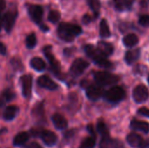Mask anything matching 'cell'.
Instances as JSON below:
<instances>
[{
    "label": "cell",
    "mask_w": 149,
    "mask_h": 148,
    "mask_svg": "<svg viewBox=\"0 0 149 148\" xmlns=\"http://www.w3.org/2000/svg\"><path fill=\"white\" fill-rule=\"evenodd\" d=\"M85 52L100 67L105 69H110L113 67V64L107 58V56L102 54L98 48H95L92 44H86L85 46Z\"/></svg>",
    "instance_id": "6da1fadb"
},
{
    "label": "cell",
    "mask_w": 149,
    "mask_h": 148,
    "mask_svg": "<svg viewBox=\"0 0 149 148\" xmlns=\"http://www.w3.org/2000/svg\"><path fill=\"white\" fill-rule=\"evenodd\" d=\"M81 32H82L81 27L77 24L61 23L58 28V37L66 42L72 41L75 38V37L79 35Z\"/></svg>",
    "instance_id": "7a4b0ae2"
},
{
    "label": "cell",
    "mask_w": 149,
    "mask_h": 148,
    "mask_svg": "<svg viewBox=\"0 0 149 148\" xmlns=\"http://www.w3.org/2000/svg\"><path fill=\"white\" fill-rule=\"evenodd\" d=\"M94 79L98 85L101 86L115 85L119 82L120 79L117 75L112 74L107 72H96L94 73Z\"/></svg>",
    "instance_id": "3957f363"
},
{
    "label": "cell",
    "mask_w": 149,
    "mask_h": 148,
    "mask_svg": "<svg viewBox=\"0 0 149 148\" xmlns=\"http://www.w3.org/2000/svg\"><path fill=\"white\" fill-rule=\"evenodd\" d=\"M125 96V90L120 86H113L104 93V98L106 99V100L111 103H118L123 100Z\"/></svg>",
    "instance_id": "277c9868"
},
{
    "label": "cell",
    "mask_w": 149,
    "mask_h": 148,
    "mask_svg": "<svg viewBox=\"0 0 149 148\" xmlns=\"http://www.w3.org/2000/svg\"><path fill=\"white\" fill-rule=\"evenodd\" d=\"M127 143L134 148H149V140H144L141 135L131 133L127 136Z\"/></svg>",
    "instance_id": "5b68a950"
},
{
    "label": "cell",
    "mask_w": 149,
    "mask_h": 148,
    "mask_svg": "<svg viewBox=\"0 0 149 148\" xmlns=\"http://www.w3.org/2000/svg\"><path fill=\"white\" fill-rule=\"evenodd\" d=\"M149 98V92L144 85H138L133 91V99L136 103H143Z\"/></svg>",
    "instance_id": "8992f818"
},
{
    "label": "cell",
    "mask_w": 149,
    "mask_h": 148,
    "mask_svg": "<svg viewBox=\"0 0 149 148\" xmlns=\"http://www.w3.org/2000/svg\"><path fill=\"white\" fill-rule=\"evenodd\" d=\"M43 52L45 56L46 57V58L48 59V61L50 62L52 72H54V74L58 76V74L60 73V65H59V62L55 58V57L53 56L52 52V46L50 45L45 46L43 48Z\"/></svg>",
    "instance_id": "52a82bcc"
},
{
    "label": "cell",
    "mask_w": 149,
    "mask_h": 148,
    "mask_svg": "<svg viewBox=\"0 0 149 148\" xmlns=\"http://www.w3.org/2000/svg\"><path fill=\"white\" fill-rule=\"evenodd\" d=\"M88 66H89V63L87 61H86L82 58H77L72 64L70 72L74 76H79L85 72V70Z\"/></svg>",
    "instance_id": "ba28073f"
},
{
    "label": "cell",
    "mask_w": 149,
    "mask_h": 148,
    "mask_svg": "<svg viewBox=\"0 0 149 148\" xmlns=\"http://www.w3.org/2000/svg\"><path fill=\"white\" fill-rule=\"evenodd\" d=\"M100 148H124L122 142L118 140H113L109 134L102 135L100 142Z\"/></svg>",
    "instance_id": "9c48e42d"
},
{
    "label": "cell",
    "mask_w": 149,
    "mask_h": 148,
    "mask_svg": "<svg viewBox=\"0 0 149 148\" xmlns=\"http://www.w3.org/2000/svg\"><path fill=\"white\" fill-rule=\"evenodd\" d=\"M103 88L100 85H90L86 88V96L91 100H97L104 95Z\"/></svg>",
    "instance_id": "30bf717a"
},
{
    "label": "cell",
    "mask_w": 149,
    "mask_h": 148,
    "mask_svg": "<svg viewBox=\"0 0 149 148\" xmlns=\"http://www.w3.org/2000/svg\"><path fill=\"white\" fill-rule=\"evenodd\" d=\"M29 15L31 17V19L38 24L41 25L42 17H43V8L40 5H30L28 8Z\"/></svg>",
    "instance_id": "8fae6325"
},
{
    "label": "cell",
    "mask_w": 149,
    "mask_h": 148,
    "mask_svg": "<svg viewBox=\"0 0 149 148\" xmlns=\"http://www.w3.org/2000/svg\"><path fill=\"white\" fill-rule=\"evenodd\" d=\"M20 82L22 85V92L24 97L30 98L31 94L32 88V78L31 75H24L20 79Z\"/></svg>",
    "instance_id": "7c38bea8"
},
{
    "label": "cell",
    "mask_w": 149,
    "mask_h": 148,
    "mask_svg": "<svg viewBox=\"0 0 149 148\" xmlns=\"http://www.w3.org/2000/svg\"><path fill=\"white\" fill-rule=\"evenodd\" d=\"M17 11L16 10H10L4 14L3 16V27L7 32H10L11 29L13 28V25L15 24L16 18H17Z\"/></svg>",
    "instance_id": "4fadbf2b"
},
{
    "label": "cell",
    "mask_w": 149,
    "mask_h": 148,
    "mask_svg": "<svg viewBox=\"0 0 149 148\" xmlns=\"http://www.w3.org/2000/svg\"><path fill=\"white\" fill-rule=\"evenodd\" d=\"M38 84L39 86L48 89V90H51V91L56 90L58 88V85L50 77H48L46 75L40 76L38 79Z\"/></svg>",
    "instance_id": "5bb4252c"
},
{
    "label": "cell",
    "mask_w": 149,
    "mask_h": 148,
    "mask_svg": "<svg viewBox=\"0 0 149 148\" xmlns=\"http://www.w3.org/2000/svg\"><path fill=\"white\" fill-rule=\"evenodd\" d=\"M40 137L43 140V142L48 146V147H52L56 144L57 140H58V137L57 135L52 132V131H42L40 133Z\"/></svg>",
    "instance_id": "9a60e30c"
},
{
    "label": "cell",
    "mask_w": 149,
    "mask_h": 148,
    "mask_svg": "<svg viewBox=\"0 0 149 148\" xmlns=\"http://www.w3.org/2000/svg\"><path fill=\"white\" fill-rule=\"evenodd\" d=\"M130 126L133 130L141 132L143 133H149V124L146 121L139 120L136 119L132 120Z\"/></svg>",
    "instance_id": "2e32d148"
},
{
    "label": "cell",
    "mask_w": 149,
    "mask_h": 148,
    "mask_svg": "<svg viewBox=\"0 0 149 148\" xmlns=\"http://www.w3.org/2000/svg\"><path fill=\"white\" fill-rule=\"evenodd\" d=\"M52 122L54 126L58 129V130H64L67 127V120L64 116H62L59 113H55L53 114L52 118Z\"/></svg>",
    "instance_id": "e0dca14e"
},
{
    "label": "cell",
    "mask_w": 149,
    "mask_h": 148,
    "mask_svg": "<svg viewBox=\"0 0 149 148\" xmlns=\"http://www.w3.org/2000/svg\"><path fill=\"white\" fill-rule=\"evenodd\" d=\"M98 49L102 54H104L107 57L110 56L113 52V44L108 42H105V41H100L98 43Z\"/></svg>",
    "instance_id": "ac0fdd59"
},
{
    "label": "cell",
    "mask_w": 149,
    "mask_h": 148,
    "mask_svg": "<svg viewBox=\"0 0 149 148\" xmlns=\"http://www.w3.org/2000/svg\"><path fill=\"white\" fill-rule=\"evenodd\" d=\"M140 55H141V51L139 49L127 51L125 55V61L127 62V65H132L139 58Z\"/></svg>",
    "instance_id": "d6986e66"
},
{
    "label": "cell",
    "mask_w": 149,
    "mask_h": 148,
    "mask_svg": "<svg viewBox=\"0 0 149 148\" xmlns=\"http://www.w3.org/2000/svg\"><path fill=\"white\" fill-rule=\"evenodd\" d=\"M18 113V107L16 106H9L6 107L3 113V119L5 120H13Z\"/></svg>",
    "instance_id": "ffe728a7"
},
{
    "label": "cell",
    "mask_w": 149,
    "mask_h": 148,
    "mask_svg": "<svg viewBox=\"0 0 149 148\" xmlns=\"http://www.w3.org/2000/svg\"><path fill=\"white\" fill-rule=\"evenodd\" d=\"M30 64H31V66L33 69L37 70L38 72H41V71L45 70V67H46L45 61L42 58H38V57H34L33 58H31Z\"/></svg>",
    "instance_id": "44dd1931"
},
{
    "label": "cell",
    "mask_w": 149,
    "mask_h": 148,
    "mask_svg": "<svg viewBox=\"0 0 149 148\" xmlns=\"http://www.w3.org/2000/svg\"><path fill=\"white\" fill-rule=\"evenodd\" d=\"M138 42H139V38L137 37V35L134 34V33L127 34L123 38V43L127 47H133V46L136 45L138 44Z\"/></svg>",
    "instance_id": "7402d4cb"
},
{
    "label": "cell",
    "mask_w": 149,
    "mask_h": 148,
    "mask_svg": "<svg viewBox=\"0 0 149 148\" xmlns=\"http://www.w3.org/2000/svg\"><path fill=\"white\" fill-rule=\"evenodd\" d=\"M28 140H29V134L25 132H21L15 136L13 140V145L16 147H20L24 145Z\"/></svg>",
    "instance_id": "603a6c76"
},
{
    "label": "cell",
    "mask_w": 149,
    "mask_h": 148,
    "mask_svg": "<svg viewBox=\"0 0 149 148\" xmlns=\"http://www.w3.org/2000/svg\"><path fill=\"white\" fill-rule=\"evenodd\" d=\"M100 34L103 38H108L111 35V31L106 19H102L100 24Z\"/></svg>",
    "instance_id": "cb8c5ba5"
},
{
    "label": "cell",
    "mask_w": 149,
    "mask_h": 148,
    "mask_svg": "<svg viewBox=\"0 0 149 148\" xmlns=\"http://www.w3.org/2000/svg\"><path fill=\"white\" fill-rule=\"evenodd\" d=\"M95 143H96V138L94 135H93L91 137L85 139L81 142L79 148H93L95 147Z\"/></svg>",
    "instance_id": "d4e9b609"
},
{
    "label": "cell",
    "mask_w": 149,
    "mask_h": 148,
    "mask_svg": "<svg viewBox=\"0 0 149 148\" xmlns=\"http://www.w3.org/2000/svg\"><path fill=\"white\" fill-rule=\"evenodd\" d=\"M26 46L29 48V49H31V48H34L36 44H37V38H36V35L34 33H31L27 36L26 38Z\"/></svg>",
    "instance_id": "484cf974"
},
{
    "label": "cell",
    "mask_w": 149,
    "mask_h": 148,
    "mask_svg": "<svg viewBox=\"0 0 149 148\" xmlns=\"http://www.w3.org/2000/svg\"><path fill=\"white\" fill-rule=\"evenodd\" d=\"M60 19V13L58 10H51L48 15V20L51 23H57Z\"/></svg>",
    "instance_id": "4316f807"
},
{
    "label": "cell",
    "mask_w": 149,
    "mask_h": 148,
    "mask_svg": "<svg viewBox=\"0 0 149 148\" xmlns=\"http://www.w3.org/2000/svg\"><path fill=\"white\" fill-rule=\"evenodd\" d=\"M88 5L90 6V8L93 10V11L95 13V15L97 16L100 8V3L98 0H87Z\"/></svg>",
    "instance_id": "83f0119b"
},
{
    "label": "cell",
    "mask_w": 149,
    "mask_h": 148,
    "mask_svg": "<svg viewBox=\"0 0 149 148\" xmlns=\"http://www.w3.org/2000/svg\"><path fill=\"white\" fill-rule=\"evenodd\" d=\"M97 130L98 132L102 135H106V134H109V132H108V129L106 126V124L102 121V120H100L98 122V125H97Z\"/></svg>",
    "instance_id": "f1b7e54d"
},
{
    "label": "cell",
    "mask_w": 149,
    "mask_h": 148,
    "mask_svg": "<svg viewBox=\"0 0 149 148\" xmlns=\"http://www.w3.org/2000/svg\"><path fill=\"white\" fill-rule=\"evenodd\" d=\"M3 97L6 101H10L13 98H15V93L10 89H6L3 92Z\"/></svg>",
    "instance_id": "f546056e"
},
{
    "label": "cell",
    "mask_w": 149,
    "mask_h": 148,
    "mask_svg": "<svg viewBox=\"0 0 149 148\" xmlns=\"http://www.w3.org/2000/svg\"><path fill=\"white\" fill-rule=\"evenodd\" d=\"M139 24L143 27H148L149 15H141L139 18Z\"/></svg>",
    "instance_id": "4dcf8cb0"
},
{
    "label": "cell",
    "mask_w": 149,
    "mask_h": 148,
    "mask_svg": "<svg viewBox=\"0 0 149 148\" xmlns=\"http://www.w3.org/2000/svg\"><path fill=\"white\" fill-rule=\"evenodd\" d=\"M113 5L118 10H124L125 9H127L123 0H113Z\"/></svg>",
    "instance_id": "1f68e13d"
},
{
    "label": "cell",
    "mask_w": 149,
    "mask_h": 148,
    "mask_svg": "<svg viewBox=\"0 0 149 148\" xmlns=\"http://www.w3.org/2000/svg\"><path fill=\"white\" fill-rule=\"evenodd\" d=\"M138 113L144 116V117H147V118H149V109L146 108V107H141L139 109L138 111Z\"/></svg>",
    "instance_id": "d6a6232c"
},
{
    "label": "cell",
    "mask_w": 149,
    "mask_h": 148,
    "mask_svg": "<svg viewBox=\"0 0 149 148\" xmlns=\"http://www.w3.org/2000/svg\"><path fill=\"white\" fill-rule=\"evenodd\" d=\"M82 21H83V23L84 24H89V23H91V21H92V17H91V16L90 15H88V14H85L84 16H83V17H82Z\"/></svg>",
    "instance_id": "836d02e7"
},
{
    "label": "cell",
    "mask_w": 149,
    "mask_h": 148,
    "mask_svg": "<svg viewBox=\"0 0 149 148\" xmlns=\"http://www.w3.org/2000/svg\"><path fill=\"white\" fill-rule=\"evenodd\" d=\"M0 54H2V55L6 54V47L3 43H0Z\"/></svg>",
    "instance_id": "e575fe53"
},
{
    "label": "cell",
    "mask_w": 149,
    "mask_h": 148,
    "mask_svg": "<svg viewBox=\"0 0 149 148\" xmlns=\"http://www.w3.org/2000/svg\"><path fill=\"white\" fill-rule=\"evenodd\" d=\"M123 1H124V3H125V5H126L127 9H129V8L133 5L134 0H123Z\"/></svg>",
    "instance_id": "d590c367"
},
{
    "label": "cell",
    "mask_w": 149,
    "mask_h": 148,
    "mask_svg": "<svg viewBox=\"0 0 149 148\" xmlns=\"http://www.w3.org/2000/svg\"><path fill=\"white\" fill-rule=\"evenodd\" d=\"M5 0H0V14L5 8Z\"/></svg>",
    "instance_id": "8d00e7d4"
},
{
    "label": "cell",
    "mask_w": 149,
    "mask_h": 148,
    "mask_svg": "<svg viewBox=\"0 0 149 148\" xmlns=\"http://www.w3.org/2000/svg\"><path fill=\"white\" fill-rule=\"evenodd\" d=\"M28 148H42L37 142H32L31 143L29 146H28Z\"/></svg>",
    "instance_id": "74e56055"
},
{
    "label": "cell",
    "mask_w": 149,
    "mask_h": 148,
    "mask_svg": "<svg viewBox=\"0 0 149 148\" xmlns=\"http://www.w3.org/2000/svg\"><path fill=\"white\" fill-rule=\"evenodd\" d=\"M3 26V16L0 14V29Z\"/></svg>",
    "instance_id": "f35d334b"
},
{
    "label": "cell",
    "mask_w": 149,
    "mask_h": 148,
    "mask_svg": "<svg viewBox=\"0 0 149 148\" xmlns=\"http://www.w3.org/2000/svg\"><path fill=\"white\" fill-rule=\"evenodd\" d=\"M148 83H149V75H148Z\"/></svg>",
    "instance_id": "ab89813d"
}]
</instances>
